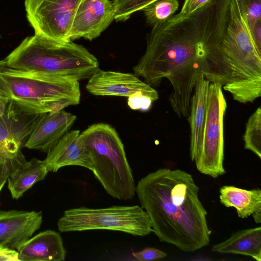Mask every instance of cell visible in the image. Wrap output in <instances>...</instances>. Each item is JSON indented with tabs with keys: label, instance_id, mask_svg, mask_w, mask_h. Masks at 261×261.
Masks as SVG:
<instances>
[{
	"label": "cell",
	"instance_id": "cell-17",
	"mask_svg": "<svg viewBox=\"0 0 261 261\" xmlns=\"http://www.w3.org/2000/svg\"><path fill=\"white\" fill-rule=\"evenodd\" d=\"M12 168L8 177V188L13 199H18L37 182L43 180L48 171L42 161L25 160L21 153L12 160Z\"/></svg>",
	"mask_w": 261,
	"mask_h": 261
},
{
	"label": "cell",
	"instance_id": "cell-18",
	"mask_svg": "<svg viewBox=\"0 0 261 261\" xmlns=\"http://www.w3.org/2000/svg\"><path fill=\"white\" fill-rule=\"evenodd\" d=\"M215 252L249 256L261 260V227L238 230L212 248Z\"/></svg>",
	"mask_w": 261,
	"mask_h": 261
},
{
	"label": "cell",
	"instance_id": "cell-15",
	"mask_svg": "<svg viewBox=\"0 0 261 261\" xmlns=\"http://www.w3.org/2000/svg\"><path fill=\"white\" fill-rule=\"evenodd\" d=\"M17 251L19 261H63L66 254L60 234L50 229L31 237Z\"/></svg>",
	"mask_w": 261,
	"mask_h": 261
},
{
	"label": "cell",
	"instance_id": "cell-21",
	"mask_svg": "<svg viewBox=\"0 0 261 261\" xmlns=\"http://www.w3.org/2000/svg\"><path fill=\"white\" fill-rule=\"evenodd\" d=\"M244 147L261 159V108L249 117L243 136Z\"/></svg>",
	"mask_w": 261,
	"mask_h": 261
},
{
	"label": "cell",
	"instance_id": "cell-22",
	"mask_svg": "<svg viewBox=\"0 0 261 261\" xmlns=\"http://www.w3.org/2000/svg\"><path fill=\"white\" fill-rule=\"evenodd\" d=\"M156 0H120L113 2L115 19L125 21L135 12L142 10L145 7Z\"/></svg>",
	"mask_w": 261,
	"mask_h": 261
},
{
	"label": "cell",
	"instance_id": "cell-16",
	"mask_svg": "<svg viewBox=\"0 0 261 261\" xmlns=\"http://www.w3.org/2000/svg\"><path fill=\"white\" fill-rule=\"evenodd\" d=\"M210 82L202 73L197 77L190 100L188 121L190 126V157L194 161L198 155L202 144L207 111Z\"/></svg>",
	"mask_w": 261,
	"mask_h": 261
},
{
	"label": "cell",
	"instance_id": "cell-27",
	"mask_svg": "<svg viewBox=\"0 0 261 261\" xmlns=\"http://www.w3.org/2000/svg\"><path fill=\"white\" fill-rule=\"evenodd\" d=\"M251 37L255 49L261 56V21L255 24L250 31Z\"/></svg>",
	"mask_w": 261,
	"mask_h": 261
},
{
	"label": "cell",
	"instance_id": "cell-26",
	"mask_svg": "<svg viewBox=\"0 0 261 261\" xmlns=\"http://www.w3.org/2000/svg\"><path fill=\"white\" fill-rule=\"evenodd\" d=\"M12 160L0 158V193L12 168Z\"/></svg>",
	"mask_w": 261,
	"mask_h": 261
},
{
	"label": "cell",
	"instance_id": "cell-30",
	"mask_svg": "<svg viewBox=\"0 0 261 261\" xmlns=\"http://www.w3.org/2000/svg\"><path fill=\"white\" fill-rule=\"evenodd\" d=\"M252 217L255 223L259 224L261 222V211L253 213Z\"/></svg>",
	"mask_w": 261,
	"mask_h": 261
},
{
	"label": "cell",
	"instance_id": "cell-2",
	"mask_svg": "<svg viewBox=\"0 0 261 261\" xmlns=\"http://www.w3.org/2000/svg\"><path fill=\"white\" fill-rule=\"evenodd\" d=\"M199 191L191 174L162 168L141 178L135 193L159 240L190 252L210 241L207 213Z\"/></svg>",
	"mask_w": 261,
	"mask_h": 261
},
{
	"label": "cell",
	"instance_id": "cell-28",
	"mask_svg": "<svg viewBox=\"0 0 261 261\" xmlns=\"http://www.w3.org/2000/svg\"><path fill=\"white\" fill-rule=\"evenodd\" d=\"M18 261L17 250L10 249L0 245V261Z\"/></svg>",
	"mask_w": 261,
	"mask_h": 261
},
{
	"label": "cell",
	"instance_id": "cell-25",
	"mask_svg": "<svg viewBox=\"0 0 261 261\" xmlns=\"http://www.w3.org/2000/svg\"><path fill=\"white\" fill-rule=\"evenodd\" d=\"M210 0H185L179 13L174 15L176 17L187 16L205 5Z\"/></svg>",
	"mask_w": 261,
	"mask_h": 261
},
{
	"label": "cell",
	"instance_id": "cell-7",
	"mask_svg": "<svg viewBox=\"0 0 261 261\" xmlns=\"http://www.w3.org/2000/svg\"><path fill=\"white\" fill-rule=\"evenodd\" d=\"M226 108L221 85L210 82L202 144L193 162L200 173L214 178L226 173L223 165V119Z\"/></svg>",
	"mask_w": 261,
	"mask_h": 261
},
{
	"label": "cell",
	"instance_id": "cell-8",
	"mask_svg": "<svg viewBox=\"0 0 261 261\" xmlns=\"http://www.w3.org/2000/svg\"><path fill=\"white\" fill-rule=\"evenodd\" d=\"M82 0H24L26 16L35 35L68 41L73 18Z\"/></svg>",
	"mask_w": 261,
	"mask_h": 261
},
{
	"label": "cell",
	"instance_id": "cell-6",
	"mask_svg": "<svg viewBox=\"0 0 261 261\" xmlns=\"http://www.w3.org/2000/svg\"><path fill=\"white\" fill-rule=\"evenodd\" d=\"M57 226L62 232L107 229L145 237L152 232L147 214L141 206L137 205L70 208L64 212Z\"/></svg>",
	"mask_w": 261,
	"mask_h": 261
},
{
	"label": "cell",
	"instance_id": "cell-11",
	"mask_svg": "<svg viewBox=\"0 0 261 261\" xmlns=\"http://www.w3.org/2000/svg\"><path fill=\"white\" fill-rule=\"evenodd\" d=\"M86 88L90 93L96 96L128 97L139 91L149 93L157 91L134 74L99 68L89 79Z\"/></svg>",
	"mask_w": 261,
	"mask_h": 261
},
{
	"label": "cell",
	"instance_id": "cell-29",
	"mask_svg": "<svg viewBox=\"0 0 261 261\" xmlns=\"http://www.w3.org/2000/svg\"><path fill=\"white\" fill-rule=\"evenodd\" d=\"M9 103L8 98L0 91V117L5 114Z\"/></svg>",
	"mask_w": 261,
	"mask_h": 261
},
{
	"label": "cell",
	"instance_id": "cell-20",
	"mask_svg": "<svg viewBox=\"0 0 261 261\" xmlns=\"http://www.w3.org/2000/svg\"><path fill=\"white\" fill-rule=\"evenodd\" d=\"M178 0H156L145 7L142 11L146 22L154 27L169 20L178 9Z\"/></svg>",
	"mask_w": 261,
	"mask_h": 261
},
{
	"label": "cell",
	"instance_id": "cell-24",
	"mask_svg": "<svg viewBox=\"0 0 261 261\" xmlns=\"http://www.w3.org/2000/svg\"><path fill=\"white\" fill-rule=\"evenodd\" d=\"M133 257L139 261H150L164 258L167 254L157 248L153 247L146 248L141 251L133 252Z\"/></svg>",
	"mask_w": 261,
	"mask_h": 261
},
{
	"label": "cell",
	"instance_id": "cell-9",
	"mask_svg": "<svg viewBox=\"0 0 261 261\" xmlns=\"http://www.w3.org/2000/svg\"><path fill=\"white\" fill-rule=\"evenodd\" d=\"M39 115L24 112L9 101L0 117V158L12 160L22 152Z\"/></svg>",
	"mask_w": 261,
	"mask_h": 261
},
{
	"label": "cell",
	"instance_id": "cell-12",
	"mask_svg": "<svg viewBox=\"0 0 261 261\" xmlns=\"http://www.w3.org/2000/svg\"><path fill=\"white\" fill-rule=\"evenodd\" d=\"M41 211L0 210V245L17 250L40 227Z\"/></svg>",
	"mask_w": 261,
	"mask_h": 261
},
{
	"label": "cell",
	"instance_id": "cell-19",
	"mask_svg": "<svg viewBox=\"0 0 261 261\" xmlns=\"http://www.w3.org/2000/svg\"><path fill=\"white\" fill-rule=\"evenodd\" d=\"M219 192L220 202L227 207H234L239 218H246L261 211V190L259 188L248 190L224 186L220 188Z\"/></svg>",
	"mask_w": 261,
	"mask_h": 261
},
{
	"label": "cell",
	"instance_id": "cell-1",
	"mask_svg": "<svg viewBox=\"0 0 261 261\" xmlns=\"http://www.w3.org/2000/svg\"><path fill=\"white\" fill-rule=\"evenodd\" d=\"M229 2L210 0L187 16L173 15L152 27L134 74L151 86H159L164 78L174 86L202 73L207 49L224 37Z\"/></svg>",
	"mask_w": 261,
	"mask_h": 261
},
{
	"label": "cell",
	"instance_id": "cell-10",
	"mask_svg": "<svg viewBox=\"0 0 261 261\" xmlns=\"http://www.w3.org/2000/svg\"><path fill=\"white\" fill-rule=\"evenodd\" d=\"M115 9L111 0H82L75 12L69 32L71 41L84 38L90 41L98 37L115 19Z\"/></svg>",
	"mask_w": 261,
	"mask_h": 261
},
{
	"label": "cell",
	"instance_id": "cell-14",
	"mask_svg": "<svg viewBox=\"0 0 261 261\" xmlns=\"http://www.w3.org/2000/svg\"><path fill=\"white\" fill-rule=\"evenodd\" d=\"M79 130L67 132L47 153L42 161L48 172H56L68 166H79L92 171V162L83 144Z\"/></svg>",
	"mask_w": 261,
	"mask_h": 261
},
{
	"label": "cell",
	"instance_id": "cell-13",
	"mask_svg": "<svg viewBox=\"0 0 261 261\" xmlns=\"http://www.w3.org/2000/svg\"><path fill=\"white\" fill-rule=\"evenodd\" d=\"M75 115L62 110L40 114L25 146L47 153L68 132Z\"/></svg>",
	"mask_w": 261,
	"mask_h": 261
},
{
	"label": "cell",
	"instance_id": "cell-4",
	"mask_svg": "<svg viewBox=\"0 0 261 261\" xmlns=\"http://www.w3.org/2000/svg\"><path fill=\"white\" fill-rule=\"evenodd\" d=\"M0 91L22 111L41 114L79 103L78 81L14 69L0 64Z\"/></svg>",
	"mask_w": 261,
	"mask_h": 261
},
{
	"label": "cell",
	"instance_id": "cell-23",
	"mask_svg": "<svg viewBox=\"0 0 261 261\" xmlns=\"http://www.w3.org/2000/svg\"><path fill=\"white\" fill-rule=\"evenodd\" d=\"M249 31L256 23L261 21V0H237Z\"/></svg>",
	"mask_w": 261,
	"mask_h": 261
},
{
	"label": "cell",
	"instance_id": "cell-3",
	"mask_svg": "<svg viewBox=\"0 0 261 261\" xmlns=\"http://www.w3.org/2000/svg\"><path fill=\"white\" fill-rule=\"evenodd\" d=\"M0 64L78 81L89 79L99 68L97 58L83 46L35 34L24 38Z\"/></svg>",
	"mask_w": 261,
	"mask_h": 261
},
{
	"label": "cell",
	"instance_id": "cell-5",
	"mask_svg": "<svg viewBox=\"0 0 261 261\" xmlns=\"http://www.w3.org/2000/svg\"><path fill=\"white\" fill-rule=\"evenodd\" d=\"M80 137L90 157L91 171L107 193L120 200L133 199L136 185L132 170L114 128L104 123L93 124Z\"/></svg>",
	"mask_w": 261,
	"mask_h": 261
}]
</instances>
